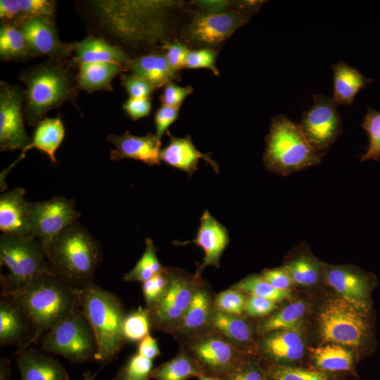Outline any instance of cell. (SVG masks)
I'll return each mask as SVG.
<instances>
[{"instance_id": "obj_60", "label": "cell", "mask_w": 380, "mask_h": 380, "mask_svg": "<svg viewBox=\"0 0 380 380\" xmlns=\"http://www.w3.org/2000/svg\"><path fill=\"white\" fill-rule=\"evenodd\" d=\"M96 377V374H93L90 371H88L83 374L82 380H95Z\"/></svg>"}, {"instance_id": "obj_53", "label": "cell", "mask_w": 380, "mask_h": 380, "mask_svg": "<svg viewBox=\"0 0 380 380\" xmlns=\"http://www.w3.org/2000/svg\"><path fill=\"white\" fill-rule=\"evenodd\" d=\"M260 275L272 286L279 290L289 291L295 284L290 275L282 267L265 269Z\"/></svg>"}, {"instance_id": "obj_31", "label": "cell", "mask_w": 380, "mask_h": 380, "mask_svg": "<svg viewBox=\"0 0 380 380\" xmlns=\"http://www.w3.org/2000/svg\"><path fill=\"white\" fill-rule=\"evenodd\" d=\"M65 134V127L61 118H45L37 125L30 144L22 150L20 156L24 157L27 151L37 148L45 153L51 161L56 163L55 153Z\"/></svg>"}, {"instance_id": "obj_7", "label": "cell", "mask_w": 380, "mask_h": 380, "mask_svg": "<svg viewBox=\"0 0 380 380\" xmlns=\"http://www.w3.org/2000/svg\"><path fill=\"white\" fill-rule=\"evenodd\" d=\"M317 320L320 336L326 342L366 350L372 343L370 311L342 297L327 300L319 310Z\"/></svg>"}, {"instance_id": "obj_32", "label": "cell", "mask_w": 380, "mask_h": 380, "mask_svg": "<svg viewBox=\"0 0 380 380\" xmlns=\"http://www.w3.org/2000/svg\"><path fill=\"white\" fill-rule=\"evenodd\" d=\"M175 357L152 369L155 380H187L205 374L202 367L182 345Z\"/></svg>"}, {"instance_id": "obj_39", "label": "cell", "mask_w": 380, "mask_h": 380, "mask_svg": "<svg viewBox=\"0 0 380 380\" xmlns=\"http://www.w3.org/2000/svg\"><path fill=\"white\" fill-rule=\"evenodd\" d=\"M152 328L150 312L146 308L137 309L126 313L122 325V332L125 342H140L150 334Z\"/></svg>"}, {"instance_id": "obj_44", "label": "cell", "mask_w": 380, "mask_h": 380, "mask_svg": "<svg viewBox=\"0 0 380 380\" xmlns=\"http://www.w3.org/2000/svg\"><path fill=\"white\" fill-rule=\"evenodd\" d=\"M248 355L237 367L222 380H267V369L255 357Z\"/></svg>"}, {"instance_id": "obj_11", "label": "cell", "mask_w": 380, "mask_h": 380, "mask_svg": "<svg viewBox=\"0 0 380 380\" xmlns=\"http://www.w3.org/2000/svg\"><path fill=\"white\" fill-rule=\"evenodd\" d=\"M182 345L208 376L224 378L248 356L211 328L185 340Z\"/></svg>"}, {"instance_id": "obj_4", "label": "cell", "mask_w": 380, "mask_h": 380, "mask_svg": "<svg viewBox=\"0 0 380 380\" xmlns=\"http://www.w3.org/2000/svg\"><path fill=\"white\" fill-rule=\"evenodd\" d=\"M80 308L96 339L94 361L106 366L117 357L126 343L122 332L126 315L123 305L115 294L92 284L80 289Z\"/></svg>"}, {"instance_id": "obj_14", "label": "cell", "mask_w": 380, "mask_h": 380, "mask_svg": "<svg viewBox=\"0 0 380 380\" xmlns=\"http://www.w3.org/2000/svg\"><path fill=\"white\" fill-rule=\"evenodd\" d=\"M25 91L18 85L1 82L0 150L23 149L30 142L23 120Z\"/></svg>"}, {"instance_id": "obj_13", "label": "cell", "mask_w": 380, "mask_h": 380, "mask_svg": "<svg viewBox=\"0 0 380 380\" xmlns=\"http://www.w3.org/2000/svg\"><path fill=\"white\" fill-rule=\"evenodd\" d=\"M311 107L303 113L298 125L309 144L317 151L326 153L342 132L338 105L324 94L313 96Z\"/></svg>"}, {"instance_id": "obj_10", "label": "cell", "mask_w": 380, "mask_h": 380, "mask_svg": "<svg viewBox=\"0 0 380 380\" xmlns=\"http://www.w3.org/2000/svg\"><path fill=\"white\" fill-rule=\"evenodd\" d=\"M169 273L165 292L148 310L152 329L170 334L191 304L203 279L174 267H169Z\"/></svg>"}, {"instance_id": "obj_29", "label": "cell", "mask_w": 380, "mask_h": 380, "mask_svg": "<svg viewBox=\"0 0 380 380\" xmlns=\"http://www.w3.org/2000/svg\"><path fill=\"white\" fill-rule=\"evenodd\" d=\"M331 69L334 72L332 99L337 105H352L358 92L373 81L343 61L333 64Z\"/></svg>"}, {"instance_id": "obj_50", "label": "cell", "mask_w": 380, "mask_h": 380, "mask_svg": "<svg viewBox=\"0 0 380 380\" xmlns=\"http://www.w3.org/2000/svg\"><path fill=\"white\" fill-rule=\"evenodd\" d=\"M179 106L162 105L154 116L155 134L161 140L168 127L178 118Z\"/></svg>"}, {"instance_id": "obj_18", "label": "cell", "mask_w": 380, "mask_h": 380, "mask_svg": "<svg viewBox=\"0 0 380 380\" xmlns=\"http://www.w3.org/2000/svg\"><path fill=\"white\" fill-rule=\"evenodd\" d=\"M32 56H48L61 59L72 51V44L60 41L53 20L31 18L20 23Z\"/></svg>"}, {"instance_id": "obj_6", "label": "cell", "mask_w": 380, "mask_h": 380, "mask_svg": "<svg viewBox=\"0 0 380 380\" xmlns=\"http://www.w3.org/2000/svg\"><path fill=\"white\" fill-rule=\"evenodd\" d=\"M58 61L36 65L20 75L26 85L23 112L30 125L37 126L49 110L75 93L69 70Z\"/></svg>"}, {"instance_id": "obj_35", "label": "cell", "mask_w": 380, "mask_h": 380, "mask_svg": "<svg viewBox=\"0 0 380 380\" xmlns=\"http://www.w3.org/2000/svg\"><path fill=\"white\" fill-rule=\"evenodd\" d=\"M310 354L316 366L324 371L336 372L350 369L353 362L351 350L343 346L330 343L310 348Z\"/></svg>"}, {"instance_id": "obj_41", "label": "cell", "mask_w": 380, "mask_h": 380, "mask_svg": "<svg viewBox=\"0 0 380 380\" xmlns=\"http://www.w3.org/2000/svg\"><path fill=\"white\" fill-rule=\"evenodd\" d=\"M267 380H330L328 375L321 371L274 365L267 369Z\"/></svg>"}, {"instance_id": "obj_25", "label": "cell", "mask_w": 380, "mask_h": 380, "mask_svg": "<svg viewBox=\"0 0 380 380\" xmlns=\"http://www.w3.org/2000/svg\"><path fill=\"white\" fill-rule=\"evenodd\" d=\"M25 191L14 188L0 196V230L3 234H30L29 206Z\"/></svg>"}, {"instance_id": "obj_9", "label": "cell", "mask_w": 380, "mask_h": 380, "mask_svg": "<svg viewBox=\"0 0 380 380\" xmlns=\"http://www.w3.org/2000/svg\"><path fill=\"white\" fill-rule=\"evenodd\" d=\"M41 350L74 363L94 360L97 346L80 308L50 329L41 338Z\"/></svg>"}, {"instance_id": "obj_2", "label": "cell", "mask_w": 380, "mask_h": 380, "mask_svg": "<svg viewBox=\"0 0 380 380\" xmlns=\"http://www.w3.org/2000/svg\"><path fill=\"white\" fill-rule=\"evenodd\" d=\"M101 24L110 33L129 44L155 43L165 35V12L171 1L99 0L91 3Z\"/></svg>"}, {"instance_id": "obj_27", "label": "cell", "mask_w": 380, "mask_h": 380, "mask_svg": "<svg viewBox=\"0 0 380 380\" xmlns=\"http://www.w3.org/2000/svg\"><path fill=\"white\" fill-rule=\"evenodd\" d=\"M72 51L75 53L73 60L79 65L84 63L107 62L125 65L130 58L118 46L92 36L72 44Z\"/></svg>"}, {"instance_id": "obj_37", "label": "cell", "mask_w": 380, "mask_h": 380, "mask_svg": "<svg viewBox=\"0 0 380 380\" xmlns=\"http://www.w3.org/2000/svg\"><path fill=\"white\" fill-rule=\"evenodd\" d=\"M146 248L139 260L135 266L123 277L125 281L144 282L159 272L163 267L157 256V248L150 238L145 240Z\"/></svg>"}, {"instance_id": "obj_46", "label": "cell", "mask_w": 380, "mask_h": 380, "mask_svg": "<svg viewBox=\"0 0 380 380\" xmlns=\"http://www.w3.org/2000/svg\"><path fill=\"white\" fill-rule=\"evenodd\" d=\"M217 52L210 48L189 51L185 62L186 68H206L218 76L219 70L216 66Z\"/></svg>"}, {"instance_id": "obj_59", "label": "cell", "mask_w": 380, "mask_h": 380, "mask_svg": "<svg viewBox=\"0 0 380 380\" xmlns=\"http://www.w3.org/2000/svg\"><path fill=\"white\" fill-rule=\"evenodd\" d=\"M112 380H140L134 379L127 376L120 369L117 372L115 376ZM142 380H149V379H142Z\"/></svg>"}, {"instance_id": "obj_8", "label": "cell", "mask_w": 380, "mask_h": 380, "mask_svg": "<svg viewBox=\"0 0 380 380\" xmlns=\"http://www.w3.org/2000/svg\"><path fill=\"white\" fill-rule=\"evenodd\" d=\"M0 263L8 271L7 275H1L2 291L20 289L37 277L54 274L40 242L30 234H1Z\"/></svg>"}, {"instance_id": "obj_34", "label": "cell", "mask_w": 380, "mask_h": 380, "mask_svg": "<svg viewBox=\"0 0 380 380\" xmlns=\"http://www.w3.org/2000/svg\"><path fill=\"white\" fill-rule=\"evenodd\" d=\"M306 312V305L303 301L293 302L280 310L270 314L259 324L255 330L262 335L279 330L296 329Z\"/></svg>"}, {"instance_id": "obj_19", "label": "cell", "mask_w": 380, "mask_h": 380, "mask_svg": "<svg viewBox=\"0 0 380 380\" xmlns=\"http://www.w3.org/2000/svg\"><path fill=\"white\" fill-rule=\"evenodd\" d=\"M175 245L184 246L194 243L202 248L204 257L198 266L196 272L201 277L203 270L208 266L220 267L221 256L229 243L227 229L208 210H205L200 219V225L196 238L192 241L173 242Z\"/></svg>"}, {"instance_id": "obj_1", "label": "cell", "mask_w": 380, "mask_h": 380, "mask_svg": "<svg viewBox=\"0 0 380 380\" xmlns=\"http://www.w3.org/2000/svg\"><path fill=\"white\" fill-rule=\"evenodd\" d=\"M80 290L53 273L37 277L20 289L1 291L27 318L32 335L15 353L37 343L53 326L80 308Z\"/></svg>"}, {"instance_id": "obj_56", "label": "cell", "mask_w": 380, "mask_h": 380, "mask_svg": "<svg viewBox=\"0 0 380 380\" xmlns=\"http://www.w3.org/2000/svg\"><path fill=\"white\" fill-rule=\"evenodd\" d=\"M137 353L152 360L160 356L157 340L151 334L146 336L139 343Z\"/></svg>"}, {"instance_id": "obj_54", "label": "cell", "mask_w": 380, "mask_h": 380, "mask_svg": "<svg viewBox=\"0 0 380 380\" xmlns=\"http://www.w3.org/2000/svg\"><path fill=\"white\" fill-rule=\"evenodd\" d=\"M122 108L132 120H136L149 115L151 102L149 99L129 97L123 103Z\"/></svg>"}, {"instance_id": "obj_55", "label": "cell", "mask_w": 380, "mask_h": 380, "mask_svg": "<svg viewBox=\"0 0 380 380\" xmlns=\"http://www.w3.org/2000/svg\"><path fill=\"white\" fill-rule=\"evenodd\" d=\"M0 18L3 24L19 25L20 22V0H1Z\"/></svg>"}, {"instance_id": "obj_38", "label": "cell", "mask_w": 380, "mask_h": 380, "mask_svg": "<svg viewBox=\"0 0 380 380\" xmlns=\"http://www.w3.org/2000/svg\"><path fill=\"white\" fill-rule=\"evenodd\" d=\"M247 295L267 298L279 303L291 297V290L282 291L272 286L261 275L251 274L231 286Z\"/></svg>"}, {"instance_id": "obj_47", "label": "cell", "mask_w": 380, "mask_h": 380, "mask_svg": "<svg viewBox=\"0 0 380 380\" xmlns=\"http://www.w3.org/2000/svg\"><path fill=\"white\" fill-rule=\"evenodd\" d=\"M153 369V360L138 353L133 355L120 370L128 377L134 379H149Z\"/></svg>"}, {"instance_id": "obj_58", "label": "cell", "mask_w": 380, "mask_h": 380, "mask_svg": "<svg viewBox=\"0 0 380 380\" xmlns=\"http://www.w3.org/2000/svg\"><path fill=\"white\" fill-rule=\"evenodd\" d=\"M10 360L1 358L0 360V380H11Z\"/></svg>"}, {"instance_id": "obj_15", "label": "cell", "mask_w": 380, "mask_h": 380, "mask_svg": "<svg viewBox=\"0 0 380 380\" xmlns=\"http://www.w3.org/2000/svg\"><path fill=\"white\" fill-rule=\"evenodd\" d=\"M250 14V12L238 11L198 13L187 26L186 36L198 46H217L246 24Z\"/></svg>"}, {"instance_id": "obj_22", "label": "cell", "mask_w": 380, "mask_h": 380, "mask_svg": "<svg viewBox=\"0 0 380 380\" xmlns=\"http://www.w3.org/2000/svg\"><path fill=\"white\" fill-rule=\"evenodd\" d=\"M170 141L161 148L160 160L166 165L184 171L190 177L198 169L200 159L208 163L216 173L219 172L217 163L208 154L200 152L189 136L176 137L170 134Z\"/></svg>"}, {"instance_id": "obj_45", "label": "cell", "mask_w": 380, "mask_h": 380, "mask_svg": "<svg viewBox=\"0 0 380 380\" xmlns=\"http://www.w3.org/2000/svg\"><path fill=\"white\" fill-rule=\"evenodd\" d=\"M20 23L31 18L53 20L55 13L54 1L49 0H20Z\"/></svg>"}, {"instance_id": "obj_36", "label": "cell", "mask_w": 380, "mask_h": 380, "mask_svg": "<svg viewBox=\"0 0 380 380\" xmlns=\"http://www.w3.org/2000/svg\"><path fill=\"white\" fill-rule=\"evenodd\" d=\"M2 61H21L32 57L25 37L18 25L2 24L0 29Z\"/></svg>"}, {"instance_id": "obj_42", "label": "cell", "mask_w": 380, "mask_h": 380, "mask_svg": "<svg viewBox=\"0 0 380 380\" xmlns=\"http://www.w3.org/2000/svg\"><path fill=\"white\" fill-rule=\"evenodd\" d=\"M247 298V294L230 287L215 295V309L227 314L243 315Z\"/></svg>"}, {"instance_id": "obj_43", "label": "cell", "mask_w": 380, "mask_h": 380, "mask_svg": "<svg viewBox=\"0 0 380 380\" xmlns=\"http://www.w3.org/2000/svg\"><path fill=\"white\" fill-rule=\"evenodd\" d=\"M170 281L169 267H165L150 279L142 283L146 308L155 305L165 292Z\"/></svg>"}, {"instance_id": "obj_5", "label": "cell", "mask_w": 380, "mask_h": 380, "mask_svg": "<svg viewBox=\"0 0 380 380\" xmlns=\"http://www.w3.org/2000/svg\"><path fill=\"white\" fill-rule=\"evenodd\" d=\"M265 141L264 165L270 172L281 176L317 165L325 154L309 144L298 124L284 115L272 120Z\"/></svg>"}, {"instance_id": "obj_52", "label": "cell", "mask_w": 380, "mask_h": 380, "mask_svg": "<svg viewBox=\"0 0 380 380\" xmlns=\"http://www.w3.org/2000/svg\"><path fill=\"white\" fill-rule=\"evenodd\" d=\"M165 54H164L169 65L175 71L184 68L185 62L189 49L182 43L168 42L164 46Z\"/></svg>"}, {"instance_id": "obj_17", "label": "cell", "mask_w": 380, "mask_h": 380, "mask_svg": "<svg viewBox=\"0 0 380 380\" xmlns=\"http://www.w3.org/2000/svg\"><path fill=\"white\" fill-rule=\"evenodd\" d=\"M215 295L210 284L202 279L191 304L170 335L181 343L211 329Z\"/></svg>"}, {"instance_id": "obj_16", "label": "cell", "mask_w": 380, "mask_h": 380, "mask_svg": "<svg viewBox=\"0 0 380 380\" xmlns=\"http://www.w3.org/2000/svg\"><path fill=\"white\" fill-rule=\"evenodd\" d=\"M324 278L341 297L370 311V294L376 282L374 275L355 267L330 266L326 268Z\"/></svg>"}, {"instance_id": "obj_30", "label": "cell", "mask_w": 380, "mask_h": 380, "mask_svg": "<svg viewBox=\"0 0 380 380\" xmlns=\"http://www.w3.org/2000/svg\"><path fill=\"white\" fill-rule=\"evenodd\" d=\"M125 70L122 65L115 63L95 62L79 65L76 77L77 87L89 93L94 91L112 90L113 80Z\"/></svg>"}, {"instance_id": "obj_33", "label": "cell", "mask_w": 380, "mask_h": 380, "mask_svg": "<svg viewBox=\"0 0 380 380\" xmlns=\"http://www.w3.org/2000/svg\"><path fill=\"white\" fill-rule=\"evenodd\" d=\"M282 267L295 284L310 286L316 284L322 276L323 268L308 252L301 251L290 258Z\"/></svg>"}, {"instance_id": "obj_49", "label": "cell", "mask_w": 380, "mask_h": 380, "mask_svg": "<svg viewBox=\"0 0 380 380\" xmlns=\"http://www.w3.org/2000/svg\"><path fill=\"white\" fill-rule=\"evenodd\" d=\"M120 80L129 97L150 99L155 89L151 84L133 75L122 74Z\"/></svg>"}, {"instance_id": "obj_57", "label": "cell", "mask_w": 380, "mask_h": 380, "mask_svg": "<svg viewBox=\"0 0 380 380\" xmlns=\"http://www.w3.org/2000/svg\"><path fill=\"white\" fill-rule=\"evenodd\" d=\"M198 2L197 4L211 13L225 11L224 9L228 5V3L224 1H201Z\"/></svg>"}, {"instance_id": "obj_20", "label": "cell", "mask_w": 380, "mask_h": 380, "mask_svg": "<svg viewBox=\"0 0 380 380\" xmlns=\"http://www.w3.org/2000/svg\"><path fill=\"white\" fill-rule=\"evenodd\" d=\"M107 139L115 147L110 153L111 160L131 158L149 166L160 163L161 141L155 134L139 137L127 131L122 135L109 134Z\"/></svg>"}, {"instance_id": "obj_28", "label": "cell", "mask_w": 380, "mask_h": 380, "mask_svg": "<svg viewBox=\"0 0 380 380\" xmlns=\"http://www.w3.org/2000/svg\"><path fill=\"white\" fill-rule=\"evenodd\" d=\"M125 65L132 71V75L146 81L154 89L165 86L177 76V71L170 68L165 56L157 53L129 58Z\"/></svg>"}, {"instance_id": "obj_3", "label": "cell", "mask_w": 380, "mask_h": 380, "mask_svg": "<svg viewBox=\"0 0 380 380\" xmlns=\"http://www.w3.org/2000/svg\"><path fill=\"white\" fill-rule=\"evenodd\" d=\"M46 255L54 274L68 284L80 289L94 284L101 258V247L78 222L52 241Z\"/></svg>"}, {"instance_id": "obj_23", "label": "cell", "mask_w": 380, "mask_h": 380, "mask_svg": "<svg viewBox=\"0 0 380 380\" xmlns=\"http://www.w3.org/2000/svg\"><path fill=\"white\" fill-rule=\"evenodd\" d=\"M15 355L20 380H70L65 367L50 355L31 347Z\"/></svg>"}, {"instance_id": "obj_61", "label": "cell", "mask_w": 380, "mask_h": 380, "mask_svg": "<svg viewBox=\"0 0 380 380\" xmlns=\"http://www.w3.org/2000/svg\"><path fill=\"white\" fill-rule=\"evenodd\" d=\"M198 380H222L220 378L208 376L206 374H201L197 377Z\"/></svg>"}, {"instance_id": "obj_21", "label": "cell", "mask_w": 380, "mask_h": 380, "mask_svg": "<svg viewBox=\"0 0 380 380\" xmlns=\"http://www.w3.org/2000/svg\"><path fill=\"white\" fill-rule=\"evenodd\" d=\"M212 328L220 333L229 342L246 355L258 353L254 329L243 315L227 314L215 310Z\"/></svg>"}, {"instance_id": "obj_24", "label": "cell", "mask_w": 380, "mask_h": 380, "mask_svg": "<svg viewBox=\"0 0 380 380\" xmlns=\"http://www.w3.org/2000/svg\"><path fill=\"white\" fill-rule=\"evenodd\" d=\"M258 352L274 362L300 359L305 344L298 329L279 330L261 335Z\"/></svg>"}, {"instance_id": "obj_12", "label": "cell", "mask_w": 380, "mask_h": 380, "mask_svg": "<svg viewBox=\"0 0 380 380\" xmlns=\"http://www.w3.org/2000/svg\"><path fill=\"white\" fill-rule=\"evenodd\" d=\"M79 217L72 199L56 196L44 201L30 202V234L40 242L46 253L52 241L77 222Z\"/></svg>"}, {"instance_id": "obj_48", "label": "cell", "mask_w": 380, "mask_h": 380, "mask_svg": "<svg viewBox=\"0 0 380 380\" xmlns=\"http://www.w3.org/2000/svg\"><path fill=\"white\" fill-rule=\"evenodd\" d=\"M277 308V303L264 298L248 295L243 316L252 318H264L272 314Z\"/></svg>"}, {"instance_id": "obj_51", "label": "cell", "mask_w": 380, "mask_h": 380, "mask_svg": "<svg viewBox=\"0 0 380 380\" xmlns=\"http://www.w3.org/2000/svg\"><path fill=\"white\" fill-rule=\"evenodd\" d=\"M193 92L190 86L182 87L170 82L164 86L160 101L163 105L179 106L185 99Z\"/></svg>"}, {"instance_id": "obj_26", "label": "cell", "mask_w": 380, "mask_h": 380, "mask_svg": "<svg viewBox=\"0 0 380 380\" xmlns=\"http://www.w3.org/2000/svg\"><path fill=\"white\" fill-rule=\"evenodd\" d=\"M32 335V328L18 305L1 296L0 300L1 346L15 345L21 349Z\"/></svg>"}, {"instance_id": "obj_40", "label": "cell", "mask_w": 380, "mask_h": 380, "mask_svg": "<svg viewBox=\"0 0 380 380\" xmlns=\"http://www.w3.org/2000/svg\"><path fill=\"white\" fill-rule=\"evenodd\" d=\"M369 136L367 151L362 155L361 162L380 160V111L369 108L361 125Z\"/></svg>"}]
</instances>
